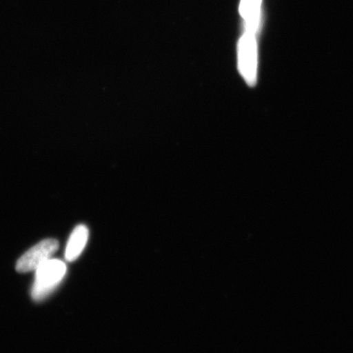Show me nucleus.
<instances>
[{
  "label": "nucleus",
  "mask_w": 353,
  "mask_h": 353,
  "mask_svg": "<svg viewBox=\"0 0 353 353\" xmlns=\"http://www.w3.org/2000/svg\"><path fill=\"white\" fill-rule=\"evenodd\" d=\"M66 272V266L63 261L50 259L37 270V276L32 288V298L35 301H41L52 290L57 288Z\"/></svg>",
  "instance_id": "obj_1"
},
{
  "label": "nucleus",
  "mask_w": 353,
  "mask_h": 353,
  "mask_svg": "<svg viewBox=\"0 0 353 353\" xmlns=\"http://www.w3.org/2000/svg\"><path fill=\"white\" fill-rule=\"evenodd\" d=\"M59 242L54 239H46L38 243L21 256L17 263V271L25 273L37 270L41 265L51 259L59 250Z\"/></svg>",
  "instance_id": "obj_2"
},
{
  "label": "nucleus",
  "mask_w": 353,
  "mask_h": 353,
  "mask_svg": "<svg viewBox=\"0 0 353 353\" xmlns=\"http://www.w3.org/2000/svg\"><path fill=\"white\" fill-rule=\"evenodd\" d=\"M255 33L248 32L243 35L239 46V63L243 77L247 83L254 85L257 74V46Z\"/></svg>",
  "instance_id": "obj_3"
},
{
  "label": "nucleus",
  "mask_w": 353,
  "mask_h": 353,
  "mask_svg": "<svg viewBox=\"0 0 353 353\" xmlns=\"http://www.w3.org/2000/svg\"><path fill=\"white\" fill-rule=\"evenodd\" d=\"M88 239V229L85 225H79L70 236L65 250V259L73 262L79 258L85 249Z\"/></svg>",
  "instance_id": "obj_4"
},
{
  "label": "nucleus",
  "mask_w": 353,
  "mask_h": 353,
  "mask_svg": "<svg viewBox=\"0 0 353 353\" xmlns=\"http://www.w3.org/2000/svg\"><path fill=\"white\" fill-rule=\"evenodd\" d=\"M261 0H242L241 15L244 17L246 30L255 33L259 28Z\"/></svg>",
  "instance_id": "obj_5"
}]
</instances>
